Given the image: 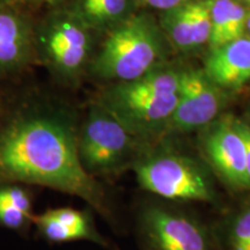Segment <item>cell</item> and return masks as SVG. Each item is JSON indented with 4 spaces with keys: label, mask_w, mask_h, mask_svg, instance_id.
I'll list each match as a JSON object with an SVG mask.
<instances>
[{
    "label": "cell",
    "mask_w": 250,
    "mask_h": 250,
    "mask_svg": "<svg viewBox=\"0 0 250 250\" xmlns=\"http://www.w3.org/2000/svg\"><path fill=\"white\" fill-rule=\"evenodd\" d=\"M203 70L227 92L242 88L250 81V37L245 35L210 50Z\"/></svg>",
    "instance_id": "12"
},
{
    "label": "cell",
    "mask_w": 250,
    "mask_h": 250,
    "mask_svg": "<svg viewBox=\"0 0 250 250\" xmlns=\"http://www.w3.org/2000/svg\"><path fill=\"white\" fill-rule=\"evenodd\" d=\"M148 143L130 132L96 100L80 118L78 153L83 169L94 179L117 176L131 169Z\"/></svg>",
    "instance_id": "5"
},
{
    "label": "cell",
    "mask_w": 250,
    "mask_h": 250,
    "mask_svg": "<svg viewBox=\"0 0 250 250\" xmlns=\"http://www.w3.org/2000/svg\"><path fill=\"white\" fill-rule=\"evenodd\" d=\"M240 130H241L243 142H245L246 149V164H247V175L250 182V123L240 118L239 121Z\"/></svg>",
    "instance_id": "19"
},
{
    "label": "cell",
    "mask_w": 250,
    "mask_h": 250,
    "mask_svg": "<svg viewBox=\"0 0 250 250\" xmlns=\"http://www.w3.org/2000/svg\"><path fill=\"white\" fill-rule=\"evenodd\" d=\"M226 103L227 90L215 85L204 70L183 68L179 101L162 139L169 134L201 131L223 115Z\"/></svg>",
    "instance_id": "9"
},
{
    "label": "cell",
    "mask_w": 250,
    "mask_h": 250,
    "mask_svg": "<svg viewBox=\"0 0 250 250\" xmlns=\"http://www.w3.org/2000/svg\"><path fill=\"white\" fill-rule=\"evenodd\" d=\"M4 111H5V109L2 108V105H1V103H0V117H1V115L4 114Z\"/></svg>",
    "instance_id": "22"
},
{
    "label": "cell",
    "mask_w": 250,
    "mask_h": 250,
    "mask_svg": "<svg viewBox=\"0 0 250 250\" xmlns=\"http://www.w3.org/2000/svg\"><path fill=\"white\" fill-rule=\"evenodd\" d=\"M80 117L51 100H30L0 117V183L49 188L78 197L110 218L99 180L83 169L78 153Z\"/></svg>",
    "instance_id": "1"
},
{
    "label": "cell",
    "mask_w": 250,
    "mask_h": 250,
    "mask_svg": "<svg viewBox=\"0 0 250 250\" xmlns=\"http://www.w3.org/2000/svg\"><path fill=\"white\" fill-rule=\"evenodd\" d=\"M245 6H249L250 7V0H240Z\"/></svg>",
    "instance_id": "21"
},
{
    "label": "cell",
    "mask_w": 250,
    "mask_h": 250,
    "mask_svg": "<svg viewBox=\"0 0 250 250\" xmlns=\"http://www.w3.org/2000/svg\"><path fill=\"white\" fill-rule=\"evenodd\" d=\"M92 49L90 28L77 12L52 15L35 36L36 56L65 85H74L88 70Z\"/></svg>",
    "instance_id": "6"
},
{
    "label": "cell",
    "mask_w": 250,
    "mask_h": 250,
    "mask_svg": "<svg viewBox=\"0 0 250 250\" xmlns=\"http://www.w3.org/2000/svg\"><path fill=\"white\" fill-rule=\"evenodd\" d=\"M140 189L169 201L213 203V176L206 162L158 142L148 144L131 168Z\"/></svg>",
    "instance_id": "4"
},
{
    "label": "cell",
    "mask_w": 250,
    "mask_h": 250,
    "mask_svg": "<svg viewBox=\"0 0 250 250\" xmlns=\"http://www.w3.org/2000/svg\"><path fill=\"white\" fill-rule=\"evenodd\" d=\"M218 243L220 250H250V202L228 220Z\"/></svg>",
    "instance_id": "17"
},
{
    "label": "cell",
    "mask_w": 250,
    "mask_h": 250,
    "mask_svg": "<svg viewBox=\"0 0 250 250\" xmlns=\"http://www.w3.org/2000/svg\"><path fill=\"white\" fill-rule=\"evenodd\" d=\"M34 215L29 186L0 183V227L24 233L33 226Z\"/></svg>",
    "instance_id": "15"
},
{
    "label": "cell",
    "mask_w": 250,
    "mask_h": 250,
    "mask_svg": "<svg viewBox=\"0 0 250 250\" xmlns=\"http://www.w3.org/2000/svg\"><path fill=\"white\" fill-rule=\"evenodd\" d=\"M164 31L147 14L124 19L110 34L89 65V73L108 83L130 81L165 64Z\"/></svg>",
    "instance_id": "3"
},
{
    "label": "cell",
    "mask_w": 250,
    "mask_h": 250,
    "mask_svg": "<svg viewBox=\"0 0 250 250\" xmlns=\"http://www.w3.org/2000/svg\"><path fill=\"white\" fill-rule=\"evenodd\" d=\"M210 1L211 35L208 50L226 44L246 35V6L240 0H208Z\"/></svg>",
    "instance_id": "14"
},
{
    "label": "cell",
    "mask_w": 250,
    "mask_h": 250,
    "mask_svg": "<svg viewBox=\"0 0 250 250\" xmlns=\"http://www.w3.org/2000/svg\"><path fill=\"white\" fill-rule=\"evenodd\" d=\"M240 118L221 115L201 130L199 146L206 165L230 189L250 190L247 175L245 142L240 130Z\"/></svg>",
    "instance_id": "8"
},
{
    "label": "cell",
    "mask_w": 250,
    "mask_h": 250,
    "mask_svg": "<svg viewBox=\"0 0 250 250\" xmlns=\"http://www.w3.org/2000/svg\"><path fill=\"white\" fill-rule=\"evenodd\" d=\"M6 1H19V0H6Z\"/></svg>",
    "instance_id": "23"
},
{
    "label": "cell",
    "mask_w": 250,
    "mask_h": 250,
    "mask_svg": "<svg viewBox=\"0 0 250 250\" xmlns=\"http://www.w3.org/2000/svg\"><path fill=\"white\" fill-rule=\"evenodd\" d=\"M246 35L250 37V13L247 17V22H246Z\"/></svg>",
    "instance_id": "20"
},
{
    "label": "cell",
    "mask_w": 250,
    "mask_h": 250,
    "mask_svg": "<svg viewBox=\"0 0 250 250\" xmlns=\"http://www.w3.org/2000/svg\"><path fill=\"white\" fill-rule=\"evenodd\" d=\"M35 57V36L26 21L0 11V79L24 70Z\"/></svg>",
    "instance_id": "13"
},
{
    "label": "cell",
    "mask_w": 250,
    "mask_h": 250,
    "mask_svg": "<svg viewBox=\"0 0 250 250\" xmlns=\"http://www.w3.org/2000/svg\"><path fill=\"white\" fill-rule=\"evenodd\" d=\"M180 73L164 64L137 79L111 83L96 101L140 140L155 143L165 137L177 105Z\"/></svg>",
    "instance_id": "2"
},
{
    "label": "cell",
    "mask_w": 250,
    "mask_h": 250,
    "mask_svg": "<svg viewBox=\"0 0 250 250\" xmlns=\"http://www.w3.org/2000/svg\"><path fill=\"white\" fill-rule=\"evenodd\" d=\"M161 28L170 44L188 54L208 44L211 35L210 1L191 0L168 11L161 17Z\"/></svg>",
    "instance_id": "11"
},
{
    "label": "cell",
    "mask_w": 250,
    "mask_h": 250,
    "mask_svg": "<svg viewBox=\"0 0 250 250\" xmlns=\"http://www.w3.org/2000/svg\"><path fill=\"white\" fill-rule=\"evenodd\" d=\"M191 1V0H140L143 5L148 6L151 8L160 9V11L165 12L168 9L179 7V6L187 4V2Z\"/></svg>",
    "instance_id": "18"
},
{
    "label": "cell",
    "mask_w": 250,
    "mask_h": 250,
    "mask_svg": "<svg viewBox=\"0 0 250 250\" xmlns=\"http://www.w3.org/2000/svg\"><path fill=\"white\" fill-rule=\"evenodd\" d=\"M129 6L130 0H80L77 13L90 29L114 28L126 19Z\"/></svg>",
    "instance_id": "16"
},
{
    "label": "cell",
    "mask_w": 250,
    "mask_h": 250,
    "mask_svg": "<svg viewBox=\"0 0 250 250\" xmlns=\"http://www.w3.org/2000/svg\"><path fill=\"white\" fill-rule=\"evenodd\" d=\"M138 235L143 250H220L217 236L201 221L158 204L140 212Z\"/></svg>",
    "instance_id": "7"
},
{
    "label": "cell",
    "mask_w": 250,
    "mask_h": 250,
    "mask_svg": "<svg viewBox=\"0 0 250 250\" xmlns=\"http://www.w3.org/2000/svg\"><path fill=\"white\" fill-rule=\"evenodd\" d=\"M33 225L40 237L52 245L88 241L112 250L111 243L99 232L88 211L62 206L35 213Z\"/></svg>",
    "instance_id": "10"
},
{
    "label": "cell",
    "mask_w": 250,
    "mask_h": 250,
    "mask_svg": "<svg viewBox=\"0 0 250 250\" xmlns=\"http://www.w3.org/2000/svg\"><path fill=\"white\" fill-rule=\"evenodd\" d=\"M51 1H56V0H51Z\"/></svg>",
    "instance_id": "24"
}]
</instances>
